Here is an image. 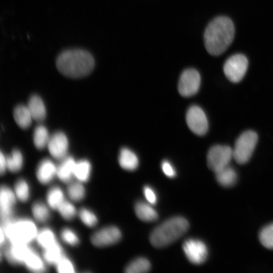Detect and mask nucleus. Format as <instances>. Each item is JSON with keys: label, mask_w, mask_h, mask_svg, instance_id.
Segmentation results:
<instances>
[{"label": "nucleus", "mask_w": 273, "mask_h": 273, "mask_svg": "<svg viewBox=\"0 0 273 273\" xmlns=\"http://www.w3.org/2000/svg\"><path fill=\"white\" fill-rule=\"evenodd\" d=\"M235 28L232 21L225 16L213 19L206 27L204 42L207 52L213 56L222 54L232 42Z\"/></svg>", "instance_id": "f257e3e1"}, {"label": "nucleus", "mask_w": 273, "mask_h": 273, "mask_svg": "<svg viewBox=\"0 0 273 273\" xmlns=\"http://www.w3.org/2000/svg\"><path fill=\"white\" fill-rule=\"evenodd\" d=\"M95 60L89 52L81 49L62 51L56 59L58 70L64 75L79 78L89 74L95 66Z\"/></svg>", "instance_id": "f03ea898"}, {"label": "nucleus", "mask_w": 273, "mask_h": 273, "mask_svg": "<svg viewBox=\"0 0 273 273\" xmlns=\"http://www.w3.org/2000/svg\"><path fill=\"white\" fill-rule=\"evenodd\" d=\"M189 227V222L186 218L180 216L170 218L153 231L150 242L157 248L166 246L185 234Z\"/></svg>", "instance_id": "7ed1b4c3"}, {"label": "nucleus", "mask_w": 273, "mask_h": 273, "mask_svg": "<svg viewBox=\"0 0 273 273\" xmlns=\"http://www.w3.org/2000/svg\"><path fill=\"white\" fill-rule=\"evenodd\" d=\"M1 229L11 243L29 244L36 239L38 232L35 223L28 218H11L1 222Z\"/></svg>", "instance_id": "20e7f679"}, {"label": "nucleus", "mask_w": 273, "mask_h": 273, "mask_svg": "<svg viewBox=\"0 0 273 273\" xmlns=\"http://www.w3.org/2000/svg\"><path fill=\"white\" fill-rule=\"evenodd\" d=\"M258 141L257 133L252 130L243 132L237 139L234 149L233 158L239 164H245L251 158Z\"/></svg>", "instance_id": "39448f33"}, {"label": "nucleus", "mask_w": 273, "mask_h": 273, "mask_svg": "<svg viewBox=\"0 0 273 273\" xmlns=\"http://www.w3.org/2000/svg\"><path fill=\"white\" fill-rule=\"evenodd\" d=\"M233 158V149L226 145L212 147L207 153V162L210 169L214 173L229 165Z\"/></svg>", "instance_id": "423d86ee"}, {"label": "nucleus", "mask_w": 273, "mask_h": 273, "mask_svg": "<svg viewBox=\"0 0 273 273\" xmlns=\"http://www.w3.org/2000/svg\"><path fill=\"white\" fill-rule=\"evenodd\" d=\"M248 61L242 54H235L229 58L223 65V71L225 76L231 82L237 83L240 81L247 70Z\"/></svg>", "instance_id": "0eeeda50"}, {"label": "nucleus", "mask_w": 273, "mask_h": 273, "mask_svg": "<svg viewBox=\"0 0 273 273\" xmlns=\"http://www.w3.org/2000/svg\"><path fill=\"white\" fill-rule=\"evenodd\" d=\"M201 83V76L199 72L194 68L185 69L181 74L178 83V90L180 95L189 97L198 91Z\"/></svg>", "instance_id": "6e6552de"}, {"label": "nucleus", "mask_w": 273, "mask_h": 273, "mask_svg": "<svg viewBox=\"0 0 273 273\" xmlns=\"http://www.w3.org/2000/svg\"><path fill=\"white\" fill-rule=\"evenodd\" d=\"M186 122L190 129L195 134L203 135L208 129V122L203 109L197 105L189 108L186 113Z\"/></svg>", "instance_id": "1a4fd4ad"}, {"label": "nucleus", "mask_w": 273, "mask_h": 273, "mask_svg": "<svg viewBox=\"0 0 273 273\" xmlns=\"http://www.w3.org/2000/svg\"><path fill=\"white\" fill-rule=\"evenodd\" d=\"M183 248L187 258L194 264H202L207 257V247L203 241L198 239L186 240L183 243Z\"/></svg>", "instance_id": "9d476101"}, {"label": "nucleus", "mask_w": 273, "mask_h": 273, "mask_svg": "<svg viewBox=\"0 0 273 273\" xmlns=\"http://www.w3.org/2000/svg\"><path fill=\"white\" fill-rule=\"evenodd\" d=\"M121 238L120 230L115 226H108L102 228L92 236L93 244L98 247H103L114 244Z\"/></svg>", "instance_id": "9b49d317"}, {"label": "nucleus", "mask_w": 273, "mask_h": 273, "mask_svg": "<svg viewBox=\"0 0 273 273\" xmlns=\"http://www.w3.org/2000/svg\"><path fill=\"white\" fill-rule=\"evenodd\" d=\"M33 250L28 244L10 243L4 253L8 261L12 264H24Z\"/></svg>", "instance_id": "f8f14e48"}, {"label": "nucleus", "mask_w": 273, "mask_h": 273, "mask_svg": "<svg viewBox=\"0 0 273 273\" xmlns=\"http://www.w3.org/2000/svg\"><path fill=\"white\" fill-rule=\"evenodd\" d=\"M16 195L9 187L2 186L0 190V216L1 222L12 218L13 209L16 203Z\"/></svg>", "instance_id": "ddd939ff"}, {"label": "nucleus", "mask_w": 273, "mask_h": 273, "mask_svg": "<svg viewBox=\"0 0 273 273\" xmlns=\"http://www.w3.org/2000/svg\"><path fill=\"white\" fill-rule=\"evenodd\" d=\"M47 146L54 158L62 160L66 157L68 148L67 138L63 132H56L50 137Z\"/></svg>", "instance_id": "4468645a"}, {"label": "nucleus", "mask_w": 273, "mask_h": 273, "mask_svg": "<svg viewBox=\"0 0 273 273\" xmlns=\"http://www.w3.org/2000/svg\"><path fill=\"white\" fill-rule=\"evenodd\" d=\"M36 173L37 179L40 183L48 184L57 175V166L51 160L43 159L38 165Z\"/></svg>", "instance_id": "2eb2a0df"}, {"label": "nucleus", "mask_w": 273, "mask_h": 273, "mask_svg": "<svg viewBox=\"0 0 273 273\" xmlns=\"http://www.w3.org/2000/svg\"><path fill=\"white\" fill-rule=\"evenodd\" d=\"M76 162L73 158L66 156L61 160L57 166V176L62 181L68 183L74 177V170Z\"/></svg>", "instance_id": "dca6fc26"}, {"label": "nucleus", "mask_w": 273, "mask_h": 273, "mask_svg": "<svg viewBox=\"0 0 273 273\" xmlns=\"http://www.w3.org/2000/svg\"><path fill=\"white\" fill-rule=\"evenodd\" d=\"M118 162L123 169L128 171L134 170L139 165L137 155L132 150L126 147L121 149L118 156Z\"/></svg>", "instance_id": "f3484780"}, {"label": "nucleus", "mask_w": 273, "mask_h": 273, "mask_svg": "<svg viewBox=\"0 0 273 273\" xmlns=\"http://www.w3.org/2000/svg\"><path fill=\"white\" fill-rule=\"evenodd\" d=\"M27 107L32 118L36 121H42L46 116V110L42 99L37 95L32 96L28 102Z\"/></svg>", "instance_id": "a211bd4d"}, {"label": "nucleus", "mask_w": 273, "mask_h": 273, "mask_svg": "<svg viewBox=\"0 0 273 273\" xmlns=\"http://www.w3.org/2000/svg\"><path fill=\"white\" fill-rule=\"evenodd\" d=\"M149 204L139 201L135 204V214L142 220L150 222L154 221L158 218L156 211Z\"/></svg>", "instance_id": "6ab92c4d"}, {"label": "nucleus", "mask_w": 273, "mask_h": 273, "mask_svg": "<svg viewBox=\"0 0 273 273\" xmlns=\"http://www.w3.org/2000/svg\"><path fill=\"white\" fill-rule=\"evenodd\" d=\"M14 117L19 126L23 129L29 127L33 119L28 107L23 105H18L15 108Z\"/></svg>", "instance_id": "aec40b11"}, {"label": "nucleus", "mask_w": 273, "mask_h": 273, "mask_svg": "<svg viewBox=\"0 0 273 273\" xmlns=\"http://www.w3.org/2000/svg\"><path fill=\"white\" fill-rule=\"evenodd\" d=\"M218 183L225 187L234 185L237 179L236 170L230 165L215 173Z\"/></svg>", "instance_id": "412c9836"}, {"label": "nucleus", "mask_w": 273, "mask_h": 273, "mask_svg": "<svg viewBox=\"0 0 273 273\" xmlns=\"http://www.w3.org/2000/svg\"><path fill=\"white\" fill-rule=\"evenodd\" d=\"M64 256L62 248L58 242L43 249V259L50 264L56 265Z\"/></svg>", "instance_id": "4be33fe9"}, {"label": "nucleus", "mask_w": 273, "mask_h": 273, "mask_svg": "<svg viewBox=\"0 0 273 273\" xmlns=\"http://www.w3.org/2000/svg\"><path fill=\"white\" fill-rule=\"evenodd\" d=\"M43 260L33 250L25 260L24 264L29 270L32 272L37 273L43 272L46 269Z\"/></svg>", "instance_id": "5701e85b"}, {"label": "nucleus", "mask_w": 273, "mask_h": 273, "mask_svg": "<svg viewBox=\"0 0 273 273\" xmlns=\"http://www.w3.org/2000/svg\"><path fill=\"white\" fill-rule=\"evenodd\" d=\"M64 200L63 191L60 187L55 186L49 190L47 194V202L50 207L57 209Z\"/></svg>", "instance_id": "b1692460"}, {"label": "nucleus", "mask_w": 273, "mask_h": 273, "mask_svg": "<svg viewBox=\"0 0 273 273\" xmlns=\"http://www.w3.org/2000/svg\"><path fill=\"white\" fill-rule=\"evenodd\" d=\"M35 240L43 249L57 242L54 232L49 228H43L38 231Z\"/></svg>", "instance_id": "393cba45"}, {"label": "nucleus", "mask_w": 273, "mask_h": 273, "mask_svg": "<svg viewBox=\"0 0 273 273\" xmlns=\"http://www.w3.org/2000/svg\"><path fill=\"white\" fill-rule=\"evenodd\" d=\"M90 171L91 165L88 161L84 159L76 162L74 177L78 181L81 183L87 181L89 178Z\"/></svg>", "instance_id": "a878e982"}, {"label": "nucleus", "mask_w": 273, "mask_h": 273, "mask_svg": "<svg viewBox=\"0 0 273 273\" xmlns=\"http://www.w3.org/2000/svg\"><path fill=\"white\" fill-rule=\"evenodd\" d=\"M150 268L151 264L148 259L139 257L130 262L125 267V271L127 273H143L148 271Z\"/></svg>", "instance_id": "bb28decb"}, {"label": "nucleus", "mask_w": 273, "mask_h": 273, "mask_svg": "<svg viewBox=\"0 0 273 273\" xmlns=\"http://www.w3.org/2000/svg\"><path fill=\"white\" fill-rule=\"evenodd\" d=\"M50 137L44 126L39 125L35 127L33 132V142L37 149L41 150L47 146Z\"/></svg>", "instance_id": "cd10ccee"}, {"label": "nucleus", "mask_w": 273, "mask_h": 273, "mask_svg": "<svg viewBox=\"0 0 273 273\" xmlns=\"http://www.w3.org/2000/svg\"><path fill=\"white\" fill-rule=\"evenodd\" d=\"M7 169L12 172L19 171L22 167L23 159L21 152L14 149L6 157Z\"/></svg>", "instance_id": "c85d7f7f"}, {"label": "nucleus", "mask_w": 273, "mask_h": 273, "mask_svg": "<svg viewBox=\"0 0 273 273\" xmlns=\"http://www.w3.org/2000/svg\"><path fill=\"white\" fill-rule=\"evenodd\" d=\"M32 212L35 219L41 222L47 221L50 217L48 206L39 201L34 203L31 207Z\"/></svg>", "instance_id": "c756f323"}, {"label": "nucleus", "mask_w": 273, "mask_h": 273, "mask_svg": "<svg viewBox=\"0 0 273 273\" xmlns=\"http://www.w3.org/2000/svg\"><path fill=\"white\" fill-rule=\"evenodd\" d=\"M14 193L20 201H27L30 196V188L28 183L24 179H18L15 184Z\"/></svg>", "instance_id": "7c9ffc66"}, {"label": "nucleus", "mask_w": 273, "mask_h": 273, "mask_svg": "<svg viewBox=\"0 0 273 273\" xmlns=\"http://www.w3.org/2000/svg\"><path fill=\"white\" fill-rule=\"evenodd\" d=\"M67 194L70 198L74 201L82 200L85 197V191L81 182L70 184L67 188Z\"/></svg>", "instance_id": "2f4dec72"}, {"label": "nucleus", "mask_w": 273, "mask_h": 273, "mask_svg": "<svg viewBox=\"0 0 273 273\" xmlns=\"http://www.w3.org/2000/svg\"><path fill=\"white\" fill-rule=\"evenodd\" d=\"M259 240L265 248L273 249V223L265 226L261 230Z\"/></svg>", "instance_id": "473e14b6"}, {"label": "nucleus", "mask_w": 273, "mask_h": 273, "mask_svg": "<svg viewBox=\"0 0 273 273\" xmlns=\"http://www.w3.org/2000/svg\"><path fill=\"white\" fill-rule=\"evenodd\" d=\"M57 210L65 219L68 220L73 219L77 213L76 209L73 204L65 200Z\"/></svg>", "instance_id": "72a5a7b5"}, {"label": "nucleus", "mask_w": 273, "mask_h": 273, "mask_svg": "<svg viewBox=\"0 0 273 273\" xmlns=\"http://www.w3.org/2000/svg\"><path fill=\"white\" fill-rule=\"evenodd\" d=\"M78 215L82 222L87 226L93 227L98 222V218L96 214L87 208H81L78 212Z\"/></svg>", "instance_id": "f704fd0d"}, {"label": "nucleus", "mask_w": 273, "mask_h": 273, "mask_svg": "<svg viewBox=\"0 0 273 273\" xmlns=\"http://www.w3.org/2000/svg\"><path fill=\"white\" fill-rule=\"evenodd\" d=\"M61 237L64 242L71 246H76L79 242L77 234L69 228H65L62 230Z\"/></svg>", "instance_id": "c9c22d12"}, {"label": "nucleus", "mask_w": 273, "mask_h": 273, "mask_svg": "<svg viewBox=\"0 0 273 273\" xmlns=\"http://www.w3.org/2000/svg\"><path fill=\"white\" fill-rule=\"evenodd\" d=\"M55 265L57 271L60 273H73L75 271L73 262L65 255Z\"/></svg>", "instance_id": "e433bc0d"}, {"label": "nucleus", "mask_w": 273, "mask_h": 273, "mask_svg": "<svg viewBox=\"0 0 273 273\" xmlns=\"http://www.w3.org/2000/svg\"><path fill=\"white\" fill-rule=\"evenodd\" d=\"M144 196L149 203L155 204L157 201L156 193L153 188L148 186H146L143 189Z\"/></svg>", "instance_id": "4c0bfd02"}, {"label": "nucleus", "mask_w": 273, "mask_h": 273, "mask_svg": "<svg viewBox=\"0 0 273 273\" xmlns=\"http://www.w3.org/2000/svg\"><path fill=\"white\" fill-rule=\"evenodd\" d=\"M161 169L168 177L172 178L176 175V171L172 164L168 160H163L161 163Z\"/></svg>", "instance_id": "58836bf2"}, {"label": "nucleus", "mask_w": 273, "mask_h": 273, "mask_svg": "<svg viewBox=\"0 0 273 273\" xmlns=\"http://www.w3.org/2000/svg\"><path fill=\"white\" fill-rule=\"evenodd\" d=\"M7 169L6 157L1 152L0 154V173L3 174Z\"/></svg>", "instance_id": "ea45409f"}]
</instances>
